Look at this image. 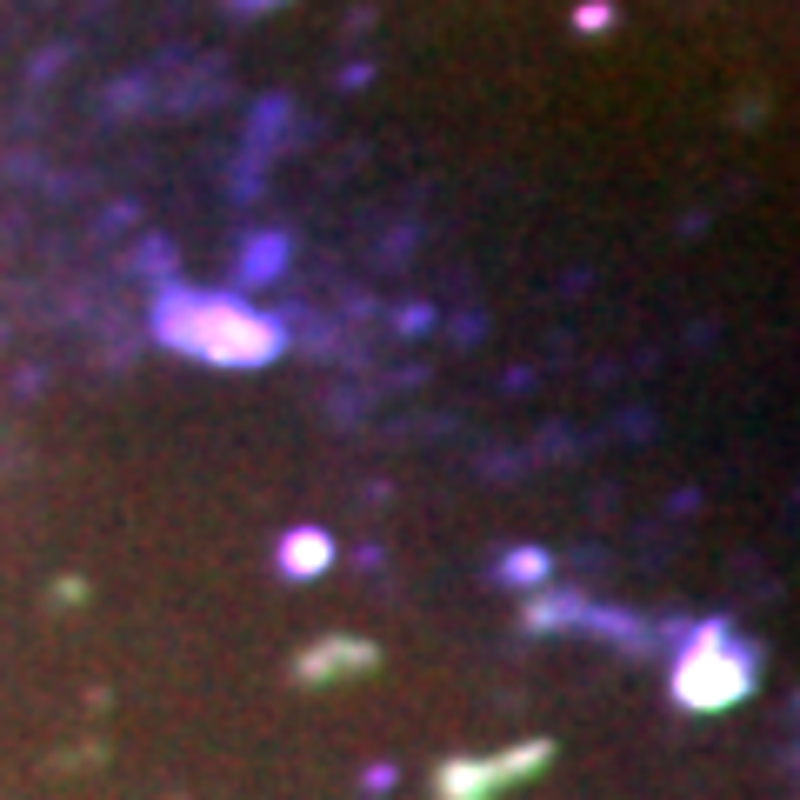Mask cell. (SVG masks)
I'll return each instance as SVG.
<instances>
[{
    "mask_svg": "<svg viewBox=\"0 0 800 800\" xmlns=\"http://www.w3.org/2000/svg\"><path fill=\"white\" fill-rule=\"evenodd\" d=\"M153 328H160V341L168 347H181V354H201V361H214V367H267L281 347H287V328L281 320H267V313H254V307H240V300H220V294H160V307H153Z\"/></svg>",
    "mask_w": 800,
    "mask_h": 800,
    "instance_id": "obj_1",
    "label": "cell"
},
{
    "mask_svg": "<svg viewBox=\"0 0 800 800\" xmlns=\"http://www.w3.org/2000/svg\"><path fill=\"white\" fill-rule=\"evenodd\" d=\"M754 674H761L754 648H734L728 627H700L694 648L674 667V694L687 707H734L741 694H754Z\"/></svg>",
    "mask_w": 800,
    "mask_h": 800,
    "instance_id": "obj_2",
    "label": "cell"
},
{
    "mask_svg": "<svg viewBox=\"0 0 800 800\" xmlns=\"http://www.w3.org/2000/svg\"><path fill=\"white\" fill-rule=\"evenodd\" d=\"M374 667V648H367V640H354V648H347V640H328V648H313L294 674L300 681H328V674H367Z\"/></svg>",
    "mask_w": 800,
    "mask_h": 800,
    "instance_id": "obj_3",
    "label": "cell"
},
{
    "mask_svg": "<svg viewBox=\"0 0 800 800\" xmlns=\"http://www.w3.org/2000/svg\"><path fill=\"white\" fill-rule=\"evenodd\" d=\"M334 560V540L320 534V527H300V534H287V547H281V568L287 574H320Z\"/></svg>",
    "mask_w": 800,
    "mask_h": 800,
    "instance_id": "obj_4",
    "label": "cell"
},
{
    "mask_svg": "<svg viewBox=\"0 0 800 800\" xmlns=\"http://www.w3.org/2000/svg\"><path fill=\"white\" fill-rule=\"evenodd\" d=\"M501 780H494V767H473V761H454V767H441V800H488Z\"/></svg>",
    "mask_w": 800,
    "mask_h": 800,
    "instance_id": "obj_5",
    "label": "cell"
},
{
    "mask_svg": "<svg viewBox=\"0 0 800 800\" xmlns=\"http://www.w3.org/2000/svg\"><path fill=\"white\" fill-rule=\"evenodd\" d=\"M281 254H287V240H281V233H274V240H254V248H248V281L281 274Z\"/></svg>",
    "mask_w": 800,
    "mask_h": 800,
    "instance_id": "obj_6",
    "label": "cell"
},
{
    "mask_svg": "<svg viewBox=\"0 0 800 800\" xmlns=\"http://www.w3.org/2000/svg\"><path fill=\"white\" fill-rule=\"evenodd\" d=\"M614 21H620V8H614V0H587V8L574 14V27H581V34H607Z\"/></svg>",
    "mask_w": 800,
    "mask_h": 800,
    "instance_id": "obj_7",
    "label": "cell"
},
{
    "mask_svg": "<svg viewBox=\"0 0 800 800\" xmlns=\"http://www.w3.org/2000/svg\"><path fill=\"white\" fill-rule=\"evenodd\" d=\"M507 574H514V581H540V574H547V553H514Z\"/></svg>",
    "mask_w": 800,
    "mask_h": 800,
    "instance_id": "obj_8",
    "label": "cell"
},
{
    "mask_svg": "<svg viewBox=\"0 0 800 800\" xmlns=\"http://www.w3.org/2000/svg\"><path fill=\"white\" fill-rule=\"evenodd\" d=\"M261 8H281V0H233V14H261Z\"/></svg>",
    "mask_w": 800,
    "mask_h": 800,
    "instance_id": "obj_9",
    "label": "cell"
}]
</instances>
